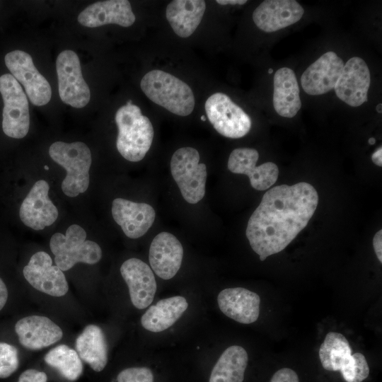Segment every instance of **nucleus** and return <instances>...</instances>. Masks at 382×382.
<instances>
[{"label": "nucleus", "instance_id": "nucleus-1", "mask_svg": "<svg viewBox=\"0 0 382 382\" xmlns=\"http://www.w3.org/2000/svg\"><path fill=\"white\" fill-rule=\"evenodd\" d=\"M318 203L317 191L307 183L267 190L246 228V237L260 260L283 250L307 226Z\"/></svg>", "mask_w": 382, "mask_h": 382}, {"label": "nucleus", "instance_id": "nucleus-2", "mask_svg": "<svg viewBox=\"0 0 382 382\" xmlns=\"http://www.w3.org/2000/svg\"><path fill=\"white\" fill-rule=\"evenodd\" d=\"M115 122L118 128L116 146L119 153L129 161L142 160L154 138V128L150 120L129 100L117 110Z\"/></svg>", "mask_w": 382, "mask_h": 382}, {"label": "nucleus", "instance_id": "nucleus-3", "mask_svg": "<svg viewBox=\"0 0 382 382\" xmlns=\"http://www.w3.org/2000/svg\"><path fill=\"white\" fill-rule=\"evenodd\" d=\"M140 86L154 103L179 116L190 115L195 100L191 88L166 71L152 70L142 78Z\"/></svg>", "mask_w": 382, "mask_h": 382}, {"label": "nucleus", "instance_id": "nucleus-4", "mask_svg": "<svg viewBox=\"0 0 382 382\" xmlns=\"http://www.w3.org/2000/svg\"><path fill=\"white\" fill-rule=\"evenodd\" d=\"M52 159L63 167L66 176L62 183L63 192L76 197L86 191L89 185V169L91 153L87 145L81 141L65 143L56 141L49 149Z\"/></svg>", "mask_w": 382, "mask_h": 382}, {"label": "nucleus", "instance_id": "nucleus-5", "mask_svg": "<svg viewBox=\"0 0 382 382\" xmlns=\"http://www.w3.org/2000/svg\"><path fill=\"white\" fill-rule=\"evenodd\" d=\"M347 338L341 333L328 332L319 349L323 367L330 371H340L347 382H362L369 374V367L364 354H352Z\"/></svg>", "mask_w": 382, "mask_h": 382}, {"label": "nucleus", "instance_id": "nucleus-6", "mask_svg": "<svg viewBox=\"0 0 382 382\" xmlns=\"http://www.w3.org/2000/svg\"><path fill=\"white\" fill-rule=\"evenodd\" d=\"M50 247L54 255V262L62 271H67L78 262L93 265L100 261L102 250L98 243L86 240L85 230L72 224L65 234L54 233Z\"/></svg>", "mask_w": 382, "mask_h": 382}, {"label": "nucleus", "instance_id": "nucleus-7", "mask_svg": "<svg viewBox=\"0 0 382 382\" xmlns=\"http://www.w3.org/2000/svg\"><path fill=\"white\" fill-rule=\"evenodd\" d=\"M199 154L192 147L175 151L170 160V171L184 199L196 204L204 196L207 166L199 163Z\"/></svg>", "mask_w": 382, "mask_h": 382}, {"label": "nucleus", "instance_id": "nucleus-8", "mask_svg": "<svg viewBox=\"0 0 382 382\" xmlns=\"http://www.w3.org/2000/svg\"><path fill=\"white\" fill-rule=\"evenodd\" d=\"M0 93L4 102V132L12 138H23L30 127L29 105L25 92L11 74H6L0 76Z\"/></svg>", "mask_w": 382, "mask_h": 382}, {"label": "nucleus", "instance_id": "nucleus-9", "mask_svg": "<svg viewBox=\"0 0 382 382\" xmlns=\"http://www.w3.org/2000/svg\"><path fill=\"white\" fill-rule=\"evenodd\" d=\"M204 108L214 128L224 137L241 138L251 128L249 115L224 93H215L210 96L205 102Z\"/></svg>", "mask_w": 382, "mask_h": 382}, {"label": "nucleus", "instance_id": "nucleus-10", "mask_svg": "<svg viewBox=\"0 0 382 382\" xmlns=\"http://www.w3.org/2000/svg\"><path fill=\"white\" fill-rule=\"evenodd\" d=\"M56 69L59 95L62 102L76 108L86 106L91 93L83 78L78 55L69 50L62 52L57 58Z\"/></svg>", "mask_w": 382, "mask_h": 382}, {"label": "nucleus", "instance_id": "nucleus-11", "mask_svg": "<svg viewBox=\"0 0 382 382\" xmlns=\"http://www.w3.org/2000/svg\"><path fill=\"white\" fill-rule=\"evenodd\" d=\"M4 61L11 75L23 86L33 105L42 106L48 103L52 96L51 86L36 69L29 54L14 50L6 54Z\"/></svg>", "mask_w": 382, "mask_h": 382}, {"label": "nucleus", "instance_id": "nucleus-12", "mask_svg": "<svg viewBox=\"0 0 382 382\" xmlns=\"http://www.w3.org/2000/svg\"><path fill=\"white\" fill-rule=\"evenodd\" d=\"M23 272L31 286L48 295L60 297L69 290L63 272L57 265H52L51 257L45 252L33 255Z\"/></svg>", "mask_w": 382, "mask_h": 382}, {"label": "nucleus", "instance_id": "nucleus-13", "mask_svg": "<svg viewBox=\"0 0 382 382\" xmlns=\"http://www.w3.org/2000/svg\"><path fill=\"white\" fill-rule=\"evenodd\" d=\"M370 82L367 64L361 58L354 57L344 64L334 89L339 99L352 107H358L368 100Z\"/></svg>", "mask_w": 382, "mask_h": 382}, {"label": "nucleus", "instance_id": "nucleus-14", "mask_svg": "<svg viewBox=\"0 0 382 382\" xmlns=\"http://www.w3.org/2000/svg\"><path fill=\"white\" fill-rule=\"evenodd\" d=\"M259 154L256 149H236L229 156L228 168L233 173L248 175L254 189L266 190L276 183L279 170L277 166L272 162H266L256 166Z\"/></svg>", "mask_w": 382, "mask_h": 382}, {"label": "nucleus", "instance_id": "nucleus-15", "mask_svg": "<svg viewBox=\"0 0 382 382\" xmlns=\"http://www.w3.org/2000/svg\"><path fill=\"white\" fill-rule=\"evenodd\" d=\"M49 188L47 181L37 180L21 205V220L34 230L52 225L58 217V210L48 197Z\"/></svg>", "mask_w": 382, "mask_h": 382}, {"label": "nucleus", "instance_id": "nucleus-16", "mask_svg": "<svg viewBox=\"0 0 382 382\" xmlns=\"http://www.w3.org/2000/svg\"><path fill=\"white\" fill-rule=\"evenodd\" d=\"M120 273L127 284L133 306L138 309L148 307L153 301L157 289L150 267L138 258H129L121 265Z\"/></svg>", "mask_w": 382, "mask_h": 382}, {"label": "nucleus", "instance_id": "nucleus-17", "mask_svg": "<svg viewBox=\"0 0 382 382\" xmlns=\"http://www.w3.org/2000/svg\"><path fill=\"white\" fill-rule=\"evenodd\" d=\"M344 64L334 52L323 54L303 73L301 84L303 91L308 95L318 96L332 90Z\"/></svg>", "mask_w": 382, "mask_h": 382}, {"label": "nucleus", "instance_id": "nucleus-18", "mask_svg": "<svg viewBox=\"0 0 382 382\" xmlns=\"http://www.w3.org/2000/svg\"><path fill=\"white\" fill-rule=\"evenodd\" d=\"M112 215L127 237L138 238L144 236L152 226L156 212L146 203L116 198L112 204Z\"/></svg>", "mask_w": 382, "mask_h": 382}, {"label": "nucleus", "instance_id": "nucleus-19", "mask_svg": "<svg viewBox=\"0 0 382 382\" xmlns=\"http://www.w3.org/2000/svg\"><path fill=\"white\" fill-rule=\"evenodd\" d=\"M303 8L294 0H265L253 11L255 24L264 32L272 33L298 22Z\"/></svg>", "mask_w": 382, "mask_h": 382}, {"label": "nucleus", "instance_id": "nucleus-20", "mask_svg": "<svg viewBox=\"0 0 382 382\" xmlns=\"http://www.w3.org/2000/svg\"><path fill=\"white\" fill-rule=\"evenodd\" d=\"M183 248L178 239L168 232H161L151 241L149 260L153 271L160 278H173L180 268Z\"/></svg>", "mask_w": 382, "mask_h": 382}, {"label": "nucleus", "instance_id": "nucleus-21", "mask_svg": "<svg viewBox=\"0 0 382 382\" xmlns=\"http://www.w3.org/2000/svg\"><path fill=\"white\" fill-rule=\"evenodd\" d=\"M135 16L127 0H108L93 3L78 16L80 24L96 28L106 24L129 27L135 21Z\"/></svg>", "mask_w": 382, "mask_h": 382}, {"label": "nucleus", "instance_id": "nucleus-22", "mask_svg": "<svg viewBox=\"0 0 382 382\" xmlns=\"http://www.w3.org/2000/svg\"><path fill=\"white\" fill-rule=\"evenodd\" d=\"M217 302L224 315L240 323H253L260 315V296L243 287L223 289L218 294Z\"/></svg>", "mask_w": 382, "mask_h": 382}, {"label": "nucleus", "instance_id": "nucleus-23", "mask_svg": "<svg viewBox=\"0 0 382 382\" xmlns=\"http://www.w3.org/2000/svg\"><path fill=\"white\" fill-rule=\"evenodd\" d=\"M19 342L28 349L36 350L50 346L63 336L62 329L45 316H30L15 325Z\"/></svg>", "mask_w": 382, "mask_h": 382}, {"label": "nucleus", "instance_id": "nucleus-24", "mask_svg": "<svg viewBox=\"0 0 382 382\" xmlns=\"http://www.w3.org/2000/svg\"><path fill=\"white\" fill-rule=\"evenodd\" d=\"M299 87L294 71L287 67L278 69L274 76L273 105L284 117H294L301 107Z\"/></svg>", "mask_w": 382, "mask_h": 382}, {"label": "nucleus", "instance_id": "nucleus-25", "mask_svg": "<svg viewBox=\"0 0 382 382\" xmlns=\"http://www.w3.org/2000/svg\"><path fill=\"white\" fill-rule=\"evenodd\" d=\"M206 9L202 0H175L166 7V18L174 33L181 37H190L200 23Z\"/></svg>", "mask_w": 382, "mask_h": 382}, {"label": "nucleus", "instance_id": "nucleus-26", "mask_svg": "<svg viewBox=\"0 0 382 382\" xmlns=\"http://www.w3.org/2000/svg\"><path fill=\"white\" fill-rule=\"evenodd\" d=\"M187 307L186 299L181 296L161 299L144 313L141 324L144 329L152 332L164 331L181 317Z\"/></svg>", "mask_w": 382, "mask_h": 382}, {"label": "nucleus", "instance_id": "nucleus-27", "mask_svg": "<svg viewBox=\"0 0 382 382\" xmlns=\"http://www.w3.org/2000/svg\"><path fill=\"white\" fill-rule=\"evenodd\" d=\"M76 350L79 357L95 371L104 369L108 363V347L102 329L88 325L76 340Z\"/></svg>", "mask_w": 382, "mask_h": 382}, {"label": "nucleus", "instance_id": "nucleus-28", "mask_svg": "<svg viewBox=\"0 0 382 382\" xmlns=\"http://www.w3.org/2000/svg\"><path fill=\"white\" fill-rule=\"evenodd\" d=\"M248 361V353L243 347H228L214 366L209 382H243Z\"/></svg>", "mask_w": 382, "mask_h": 382}, {"label": "nucleus", "instance_id": "nucleus-29", "mask_svg": "<svg viewBox=\"0 0 382 382\" xmlns=\"http://www.w3.org/2000/svg\"><path fill=\"white\" fill-rule=\"evenodd\" d=\"M44 360L69 381L77 380L83 373V364L76 351L65 345L50 350Z\"/></svg>", "mask_w": 382, "mask_h": 382}, {"label": "nucleus", "instance_id": "nucleus-30", "mask_svg": "<svg viewBox=\"0 0 382 382\" xmlns=\"http://www.w3.org/2000/svg\"><path fill=\"white\" fill-rule=\"evenodd\" d=\"M19 366L17 349L0 342V378H6L15 372Z\"/></svg>", "mask_w": 382, "mask_h": 382}, {"label": "nucleus", "instance_id": "nucleus-31", "mask_svg": "<svg viewBox=\"0 0 382 382\" xmlns=\"http://www.w3.org/2000/svg\"><path fill=\"white\" fill-rule=\"evenodd\" d=\"M117 382H154L151 370L147 367L127 368L119 373Z\"/></svg>", "mask_w": 382, "mask_h": 382}, {"label": "nucleus", "instance_id": "nucleus-32", "mask_svg": "<svg viewBox=\"0 0 382 382\" xmlns=\"http://www.w3.org/2000/svg\"><path fill=\"white\" fill-rule=\"evenodd\" d=\"M270 382H299L297 374L289 368H282L276 371Z\"/></svg>", "mask_w": 382, "mask_h": 382}, {"label": "nucleus", "instance_id": "nucleus-33", "mask_svg": "<svg viewBox=\"0 0 382 382\" xmlns=\"http://www.w3.org/2000/svg\"><path fill=\"white\" fill-rule=\"evenodd\" d=\"M47 374L36 369H27L19 376L18 382H47Z\"/></svg>", "mask_w": 382, "mask_h": 382}, {"label": "nucleus", "instance_id": "nucleus-34", "mask_svg": "<svg viewBox=\"0 0 382 382\" xmlns=\"http://www.w3.org/2000/svg\"><path fill=\"white\" fill-rule=\"evenodd\" d=\"M373 246L378 260L382 262V231L379 230L373 238Z\"/></svg>", "mask_w": 382, "mask_h": 382}, {"label": "nucleus", "instance_id": "nucleus-35", "mask_svg": "<svg viewBox=\"0 0 382 382\" xmlns=\"http://www.w3.org/2000/svg\"><path fill=\"white\" fill-rule=\"evenodd\" d=\"M8 299V290L6 284L0 278V311L4 308Z\"/></svg>", "mask_w": 382, "mask_h": 382}, {"label": "nucleus", "instance_id": "nucleus-36", "mask_svg": "<svg viewBox=\"0 0 382 382\" xmlns=\"http://www.w3.org/2000/svg\"><path fill=\"white\" fill-rule=\"evenodd\" d=\"M372 161L378 166H382V148L380 146L371 156Z\"/></svg>", "mask_w": 382, "mask_h": 382}, {"label": "nucleus", "instance_id": "nucleus-37", "mask_svg": "<svg viewBox=\"0 0 382 382\" xmlns=\"http://www.w3.org/2000/svg\"><path fill=\"white\" fill-rule=\"evenodd\" d=\"M216 3H218L220 5H227V4H231V5H243L247 2L246 0H217L216 1Z\"/></svg>", "mask_w": 382, "mask_h": 382}, {"label": "nucleus", "instance_id": "nucleus-38", "mask_svg": "<svg viewBox=\"0 0 382 382\" xmlns=\"http://www.w3.org/2000/svg\"><path fill=\"white\" fill-rule=\"evenodd\" d=\"M382 108V104L381 103L377 105L376 110H377L378 112H379V113L382 112V108Z\"/></svg>", "mask_w": 382, "mask_h": 382}, {"label": "nucleus", "instance_id": "nucleus-39", "mask_svg": "<svg viewBox=\"0 0 382 382\" xmlns=\"http://www.w3.org/2000/svg\"><path fill=\"white\" fill-rule=\"evenodd\" d=\"M376 142V140L374 138L371 137L369 139V144H371V145H373Z\"/></svg>", "mask_w": 382, "mask_h": 382}, {"label": "nucleus", "instance_id": "nucleus-40", "mask_svg": "<svg viewBox=\"0 0 382 382\" xmlns=\"http://www.w3.org/2000/svg\"><path fill=\"white\" fill-rule=\"evenodd\" d=\"M201 120H203V121H205L207 119H206L205 116L202 115L201 117Z\"/></svg>", "mask_w": 382, "mask_h": 382}, {"label": "nucleus", "instance_id": "nucleus-41", "mask_svg": "<svg viewBox=\"0 0 382 382\" xmlns=\"http://www.w3.org/2000/svg\"><path fill=\"white\" fill-rule=\"evenodd\" d=\"M273 71V69H270L269 71H268V73L269 74H272Z\"/></svg>", "mask_w": 382, "mask_h": 382}]
</instances>
